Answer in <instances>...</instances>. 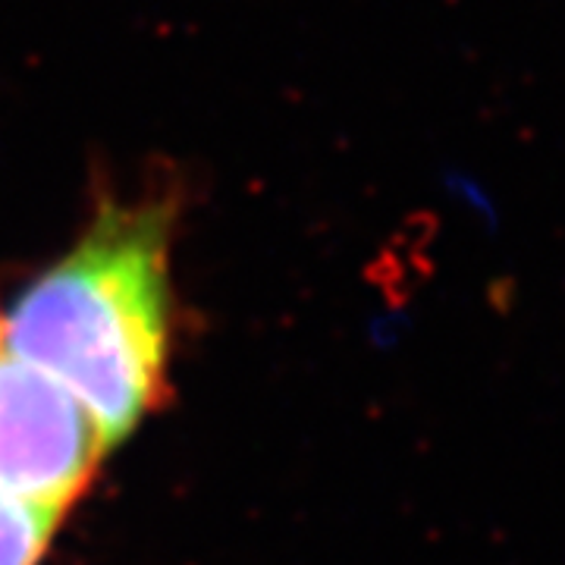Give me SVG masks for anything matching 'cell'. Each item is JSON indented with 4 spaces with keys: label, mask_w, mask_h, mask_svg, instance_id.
I'll return each instance as SVG.
<instances>
[{
    "label": "cell",
    "mask_w": 565,
    "mask_h": 565,
    "mask_svg": "<svg viewBox=\"0 0 565 565\" xmlns=\"http://www.w3.org/2000/svg\"><path fill=\"white\" fill-rule=\"evenodd\" d=\"M167 262V207L107 204L0 321V345L61 384L104 444L122 440L161 386Z\"/></svg>",
    "instance_id": "cell-1"
},
{
    "label": "cell",
    "mask_w": 565,
    "mask_h": 565,
    "mask_svg": "<svg viewBox=\"0 0 565 565\" xmlns=\"http://www.w3.org/2000/svg\"><path fill=\"white\" fill-rule=\"evenodd\" d=\"M104 446L102 430L61 384L0 345V493L63 509Z\"/></svg>",
    "instance_id": "cell-2"
},
{
    "label": "cell",
    "mask_w": 565,
    "mask_h": 565,
    "mask_svg": "<svg viewBox=\"0 0 565 565\" xmlns=\"http://www.w3.org/2000/svg\"><path fill=\"white\" fill-rule=\"evenodd\" d=\"M63 509L0 493V565H35Z\"/></svg>",
    "instance_id": "cell-3"
}]
</instances>
